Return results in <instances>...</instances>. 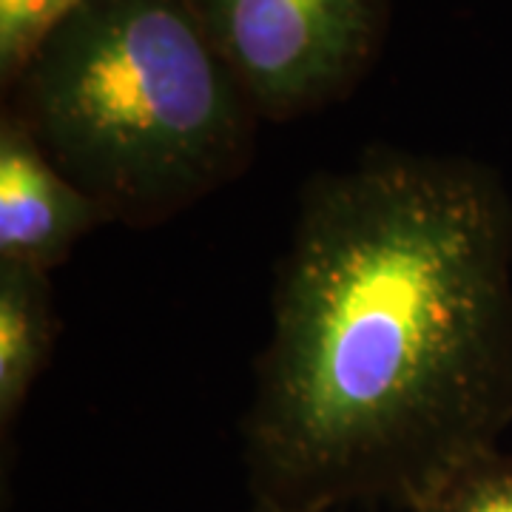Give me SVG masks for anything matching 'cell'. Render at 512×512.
I'll use <instances>...</instances> for the list:
<instances>
[{
    "label": "cell",
    "instance_id": "1",
    "mask_svg": "<svg viewBox=\"0 0 512 512\" xmlns=\"http://www.w3.org/2000/svg\"><path fill=\"white\" fill-rule=\"evenodd\" d=\"M242 419L254 504L413 510L512 421V197L490 165L367 148L302 188Z\"/></svg>",
    "mask_w": 512,
    "mask_h": 512
},
{
    "label": "cell",
    "instance_id": "2",
    "mask_svg": "<svg viewBox=\"0 0 512 512\" xmlns=\"http://www.w3.org/2000/svg\"><path fill=\"white\" fill-rule=\"evenodd\" d=\"M9 89V111L109 225L174 220L254 154L259 117L188 0H83Z\"/></svg>",
    "mask_w": 512,
    "mask_h": 512
},
{
    "label": "cell",
    "instance_id": "3",
    "mask_svg": "<svg viewBox=\"0 0 512 512\" xmlns=\"http://www.w3.org/2000/svg\"><path fill=\"white\" fill-rule=\"evenodd\" d=\"M259 120L348 97L379 55L387 0H188Z\"/></svg>",
    "mask_w": 512,
    "mask_h": 512
},
{
    "label": "cell",
    "instance_id": "4",
    "mask_svg": "<svg viewBox=\"0 0 512 512\" xmlns=\"http://www.w3.org/2000/svg\"><path fill=\"white\" fill-rule=\"evenodd\" d=\"M109 225L100 205L83 194L37 146L12 111L0 120V262L52 274L74 245Z\"/></svg>",
    "mask_w": 512,
    "mask_h": 512
},
{
    "label": "cell",
    "instance_id": "5",
    "mask_svg": "<svg viewBox=\"0 0 512 512\" xmlns=\"http://www.w3.org/2000/svg\"><path fill=\"white\" fill-rule=\"evenodd\" d=\"M57 322L52 279L18 262H0V430L20 419L40 373L55 350Z\"/></svg>",
    "mask_w": 512,
    "mask_h": 512
},
{
    "label": "cell",
    "instance_id": "6",
    "mask_svg": "<svg viewBox=\"0 0 512 512\" xmlns=\"http://www.w3.org/2000/svg\"><path fill=\"white\" fill-rule=\"evenodd\" d=\"M410 512H512V456L490 450L461 464Z\"/></svg>",
    "mask_w": 512,
    "mask_h": 512
},
{
    "label": "cell",
    "instance_id": "7",
    "mask_svg": "<svg viewBox=\"0 0 512 512\" xmlns=\"http://www.w3.org/2000/svg\"><path fill=\"white\" fill-rule=\"evenodd\" d=\"M83 0H0V80L9 89L43 37Z\"/></svg>",
    "mask_w": 512,
    "mask_h": 512
},
{
    "label": "cell",
    "instance_id": "8",
    "mask_svg": "<svg viewBox=\"0 0 512 512\" xmlns=\"http://www.w3.org/2000/svg\"><path fill=\"white\" fill-rule=\"evenodd\" d=\"M254 512H274V510H268V507H262V504H254Z\"/></svg>",
    "mask_w": 512,
    "mask_h": 512
}]
</instances>
